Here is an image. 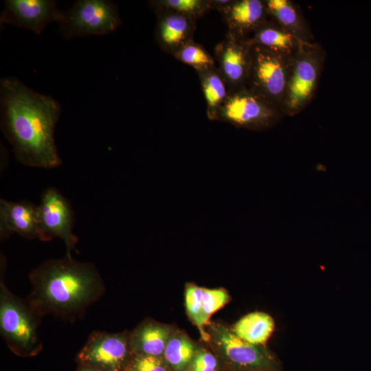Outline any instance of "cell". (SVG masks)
Wrapping results in <instances>:
<instances>
[{"instance_id": "6da1fadb", "label": "cell", "mask_w": 371, "mask_h": 371, "mask_svg": "<svg viewBox=\"0 0 371 371\" xmlns=\"http://www.w3.org/2000/svg\"><path fill=\"white\" fill-rule=\"evenodd\" d=\"M1 130L23 165L53 168L61 159L54 129L61 106L49 95L31 89L15 77L0 80Z\"/></svg>"}, {"instance_id": "7a4b0ae2", "label": "cell", "mask_w": 371, "mask_h": 371, "mask_svg": "<svg viewBox=\"0 0 371 371\" xmlns=\"http://www.w3.org/2000/svg\"><path fill=\"white\" fill-rule=\"evenodd\" d=\"M29 278L32 289L25 300L40 318L53 315L75 320L104 293L95 267L78 262L67 254L61 259L41 263Z\"/></svg>"}, {"instance_id": "3957f363", "label": "cell", "mask_w": 371, "mask_h": 371, "mask_svg": "<svg viewBox=\"0 0 371 371\" xmlns=\"http://www.w3.org/2000/svg\"><path fill=\"white\" fill-rule=\"evenodd\" d=\"M325 60V50L317 43H300L292 57L282 106L284 115H296L311 102L318 87Z\"/></svg>"}, {"instance_id": "277c9868", "label": "cell", "mask_w": 371, "mask_h": 371, "mask_svg": "<svg viewBox=\"0 0 371 371\" xmlns=\"http://www.w3.org/2000/svg\"><path fill=\"white\" fill-rule=\"evenodd\" d=\"M40 317L26 300L14 295L0 283V330L8 346L21 356L36 355L42 348L38 333Z\"/></svg>"}, {"instance_id": "5b68a950", "label": "cell", "mask_w": 371, "mask_h": 371, "mask_svg": "<svg viewBox=\"0 0 371 371\" xmlns=\"http://www.w3.org/2000/svg\"><path fill=\"white\" fill-rule=\"evenodd\" d=\"M283 116L277 105L245 87L231 91L218 111L214 121L261 131L273 128Z\"/></svg>"}, {"instance_id": "8992f818", "label": "cell", "mask_w": 371, "mask_h": 371, "mask_svg": "<svg viewBox=\"0 0 371 371\" xmlns=\"http://www.w3.org/2000/svg\"><path fill=\"white\" fill-rule=\"evenodd\" d=\"M293 55L251 45V63L247 87L282 110Z\"/></svg>"}, {"instance_id": "52a82bcc", "label": "cell", "mask_w": 371, "mask_h": 371, "mask_svg": "<svg viewBox=\"0 0 371 371\" xmlns=\"http://www.w3.org/2000/svg\"><path fill=\"white\" fill-rule=\"evenodd\" d=\"M59 31L67 39L114 32L121 19L117 5L108 0H78L63 12L57 22Z\"/></svg>"}, {"instance_id": "ba28073f", "label": "cell", "mask_w": 371, "mask_h": 371, "mask_svg": "<svg viewBox=\"0 0 371 371\" xmlns=\"http://www.w3.org/2000/svg\"><path fill=\"white\" fill-rule=\"evenodd\" d=\"M131 351L129 335L95 330L89 335L76 361L100 371H126Z\"/></svg>"}, {"instance_id": "9c48e42d", "label": "cell", "mask_w": 371, "mask_h": 371, "mask_svg": "<svg viewBox=\"0 0 371 371\" xmlns=\"http://www.w3.org/2000/svg\"><path fill=\"white\" fill-rule=\"evenodd\" d=\"M74 214L68 201L56 189H46L38 205L39 239L49 241L59 238L66 245V254H71L78 243L72 232Z\"/></svg>"}, {"instance_id": "30bf717a", "label": "cell", "mask_w": 371, "mask_h": 371, "mask_svg": "<svg viewBox=\"0 0 371 371\" xmlns=\"http://www.w3.org/2000/svg\"><path fill=\"white\" fill-rule=\"evenodd\" d=\"M214 58L231 91L247 87L251 63V45L247 40L227 32L216 45Z\"/></svg>"}, {"instance_id": "8fae6325", "label": "cell", "mask_w": 371, "mask_h": 371, "mask_svg": "<svg viewBox=\"0 0 371 371\" xmlns=\"http://www.w3.org/2000/svg\"><path fill=\"white\" fill-rule=\"evenodd\" d=\"M62 13L53 0H5L0 24H11L39 34L51 22L57 23Z\"/></svg>"}, {"instance_id": "7c38bea8", "label": "cell", "mask_w": 371, "mask_h": 371, "mask_svg": "<svg viewBox=\"0 0 371 371\" xmlns=\"http://www.w3.org/2000/svg\"><path fill=\"white\" fill-rule=\"evenodd\" d=\"M214 339L226 358L236 366L256 370L274 366L273 358L262 346L243 340L232 329L224 326L215 328Z\"/></svg>"}, {"instance_id": "4fadbf2b", "label": "cell", "mask_w": 371, "mask_h": 371, "mask_svg": "<svg viewBox=\"0 0 371 371\" xmlns=\"http://www.w3.org/2000/svg\"><path fill=\"white\" fill-rule=\"evenodd\" d=\"M218 12L227 32L245 40L269 19L265 0H232Z\"/></svg>"}, {"instance_id": "5bb4252c", "label": "cell", "mask_w": 371, "mask_h": 371, "mask_svg": "<svg viewBox=\"0 0 371 371\" xmlns=\"http://www.w3.org/2000/svg\"><path fill=\"white\" fill-rule=\"evenodd\" d=\"M16 233L27 239H39L38 206L30 201H0V238Z\"/></svg>"}, {"instance_id": "9a60e30c", "label": "cell", "mask_w": 371, "mask_h": 371, "mask_svg": "<svg viewBox=\"0 0 371 371\" xmlns=\"http://www.w3.org/2000/svg\"><path fill=\"white\" fill-rule=\"evenodd\" d=\"M157 16L155 38L159 47L174 54L185 44L193 40L196 19L167 10H155Z\"/></svg>"}, {"instance_id": "2e32d148", "label": "cell", "mask_w": 371, "mask_h": 371, "mask_svg": "<svg viewBox=\"0 0 371 371\" xmlns=\"http://www.w3.org/2000/svg\"><path fill=\"white\" fill-rule=\"evenodd\" d=\"M269 15L299 41L315 43L312 30L300 8L291 0H265Z\"/></svg>"}, {"instance_id": "e0dca14e", "label": "cell", "mask_w": 371, "mask_h": 371, "mask_svg": "<svg viewBox=\"0 0 371 371\" xmlns=\"http://www.w3.org/2000/svg\"><path fill=\"white\" fill-rule=\"evenodd\" d=\"M170 337V329L167 326L146 322L129 335V340L135 355L161 357Z\"/></svg>"}, {"instance_id": "ac0fdd59", "label": "cell", "mask_w": 371, "mask_h": 371, "mask_svg": "<svg viewBox=\"0 0 371 371\" xmlns=\"http://www.w3.org/2000/svg\"><path fill=\"white\" fill-rule=\"evenodd\" d=\"M247 41L251 45H258L289 55H293L302 42L270 16L254 32Z\"/></svg>"}, {"instance_id": "d6986e66", "label": "cell", "mask_w": 371, "mask_h": 371, "mask_svg": "<svg viewBox=\"0 0 371 371\" xmlns=\"http://www.w3.org/2000/svg\"><path fill=\"white\" fill-rule=\"evenodd\" d=\"M201 87L206 102V114L214 121L216 113L225 102L231 89L216 67L197 72Z\"/></svg>"}, {"instance_id": "ffe728a7", "label": "cell", "mask_w": 371, "mask_h": 371, "mask_svg": "<svg viewBox=\"0 0 371 371\" xmlns=\"http://www.w3.org/2000/svg\"><path fill=\"white\" fill-rule=\"evenodd\" d=\"M274 328L273 318L264 312H253L240 318L232 330L240 338L254 345L266 343Z\"/></svg>"}, {"instance_id": "44dd1931", "label": "cell", "mask_w": 371, "mask_h": 371, "mask_svg": "<svg viewBox=\"0 0 371 371\" xmlns=\"http://www.w3.org/2000/svg\"><path fill=\"white\" fill-rule=\"evenodd\" d=\"M195 353L194 344L186 336L171 335L166 344L164 357L175 371H184L192 362Z\"/></svg>"}, {"instance_id": "7402d4cb", "label": "cell", "mask_w": 371, "mask_h": 371, "mask_svg": "<svg viewBox=\"0 0 371 371\" xmlns=\"http://www.w3.org/2000/svg\"><path fill=\"white\" fill-rule=\"evenodd\" d=\"M148 4L154 10L171 11L196 20L212 10L210 0H154Z\"/></svg>"}, {"instance_id": "603a6c76", "label": "cell", "mask_w": 371, "mask_h": 371, "mask_svg": "<svg viewBox=\"0 0 371 371\" xmlns=\"http://www.w3.org/2000/svg\"><path fill=\"white\" fill-rule=\"evenodd\" d=\"M174 57L184 64L192 67L196 73L216 67L214 56L209 54L202 45L193 40L179 49L174 54Z\"/></svg>"}, {"instance_id": "cb8c5ba5", "label": "cell", "mask_w": 371, "mask_h": 371, "mask_svg": "<svg viewBox=\"0 0 371 371\" xmlns=\"http://www.w3.org/2000/svg\"><path fill=\"white\" fill-rule=\"evenodd\" d=\"M203 289L195 285L188 286L186 291V306L194 322L202 328L203 322Z\"/></svg>"}, {"instance_id": "d4e9b609", "label": "cell", "mask_w": 371, "mask_h": 371, "mask_svg": "<svg viewBox=\"0 0 371 371\" xmlns=\"http://www.w3.org/2000/svg\"><path fill=\"white\" fill-rule=\"evenodd\" d=\"M229 300L227 293L223 289H203V322L204 324L211 315L222 308Z\"/></svg>"}, {"instance_id": "484cf974", "label": "cell", "mask_w": 371, "mask_h": 371, "mask_svg": "<svg viewBox=\"0 0 371 371\" xmlns=\"http://www.w3.org/2000/svg\"><path fill=\"white\" fill-rule=\"evenodd\" d=\"M126 371H167V369L161 357L135 355Z\"/></svg>"}, {"instance_id": "4316f807", "label": "cell", "mask_w": 371, "mask_h": 371, "mask_svg": "<svg viewBox=\"0 0 371 371\" xmlns=\"http://www.w3.org/2000/svg\"><path fill=\"white\" fill-rule=\"evenodd\" d=\"M217 361L213 355L207 351L195 353L191 362V371H215Z\"/></svg>"}, {"instance_id": "83f0119b", "label": "cell", "mask_w": 371, "mask_h": 371, "mask_svg": "<svg viewBox=\"0 0 371 371\" xmlns=\"http://www.w3.org/2000/svg\"><path fill=\"white\" fill-rule=\"evenodd\" d=\"M232 0H210L212 9H216L218 11L227 6Z\"/></svg>"}, {"instance_id": "f1b7e54d", "label": "cell", "mask_w": 371, "mask_h": 371, "mask_svg": "<svg viewBox=\"0 0 371 371\" xmlns=\"http://www.w3.org/2000/svg\"><path fill=\"white\" fill-rule=\"evenodd\" d=\"M76 371H100V370L79 365V367L78 368Z\"/></svg>"}]
</instances>
